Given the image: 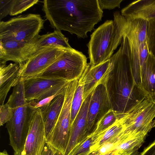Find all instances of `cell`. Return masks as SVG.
<instances>
[{
    "mask_svg": "<svg viewBox=\"0 0 155 155\" xmlns=\"http://www.w3.org/2000/svg\"><path fill=\"white\" fill-rule=\"evenodd\" d=\"M124 113L113 108L109 109L97 120L94 130L90 134L93 137L96 136L113 124Z\"/></svg>",
    "mask_w": 155,
    "mask_h": 155,
    "instance_id": "23",
    "label": "cell"
},
{
    "mask_svg": "<svg viewBox=\"0 0 155 155\" xmlns=\"http://www.w3.org/2000/svg\"><path fill=\"white\" fill-rule=\"evenodd\" d=\"M113 20H107L93 32L87 45L89 64L94 66L110 59L122 41L127 19L119 12Z\"/></svg>",
    "mask_w": 155,
    "mask_h": 155,
    "instance_id": "4",
    "label": "cell"
},
{
    "mask_svg": "<svg viewBox=\"0 0 155 155\" xmlns=\"http://www.w3.org/2000/svg\"><path fill=\"white\" fill-rule=\"evenodd\" d=\"M110 108H113V105L106 87L105 85H100L91 94L87 116V136L90 134L96 120Z\"/></svg>",
    "mask_w": 155,
    "mask_h": 155,
    "instance_id": "13",
    "label": "cell"
},
{
    "mask_svg": "<svg viewBox=\"0 0 155 155\" xmlns=\"http://www.w3.org/2000/svg\"><path fill=\"white\" fill-rule=\"evenodd\" d=\"M41 155H63L59 151L46 142Z\"/></svg>",
    "mask_w": 155,
    "mask_h": 155,
    "instance_id": "30",
    "label": "cell"
},
{
    "mask_svg": "<svg viewBox=\"0 0 155 155\" xmlns=\"http://www.w3.org/2000/svg\"><path fill=\"white\" fill-rule=\"evenodd\" d=\"M89 65V64L88 63L83 74L78 80L77 87L74 94L71 105V128L84 101V85Z\"/></svg>",
    "mask_w": 155,
    "mask_h": 155,
    "instance_id": "21",
    "label": "cell"
},
{
    "mask_svg": "<svg viewBox=\"0 0 155 155\" xmlns=\"http://www.w3.org/2000/svg\"><path fill=\"white\" fill-rule=\"evenodd\" d=\"M155 104L150 98L143 99L124 114L125 130L147 134L155 127Z\"/></svg>",
    "mask_w": 155,
    "mask_h": 155,
    "instance_id": "9",
    "label": "cell"
},
{
    "mask_svg": "<svg viewBox=\"0 0 155 155\" xmlns=\"http://www.w3.org/2000/svg\"><path fill=\"white\" fill-rule=\"evenodd\" d=\"M24 79L25 99L27 101H38L44 99L51 101L63 91L71 82L62 78L39 76Z\"/></svg>",
    "mask_w": 155,
    "mask_h": 155,
    "instance_id": "8",
    "label": "cell"
},
{
    "mask_svg": "<svg viewBox=\"0 0 155 155\" xmlns=\"http://www.w3.org/2000/svg\"><path fill=\"white\" fill-rule=\"evenodd\" d=\"M141 83L148 94L155 93V61L147 60L142 71Z\"/></svg>",
    "mask_w": 155,
    "mask_h": 155,
    "instance_id": "22",
    "label": "cell"
},
{
    "mask_svg": "<svg viewBox=\"0 0 155 155\" xmlns=\"http://www.w3.org/2000/svg\"><path fill=\"white\" fill-rule=\"evenodd\" d=\"M89 64L84 85V101L98 86L106 84L113 68L110 59L94 66Z\"/></svg>",
    "mask_w": 155,
    "mask_h": 155,
    "instance_id": "14",
    "label": "cell"
},
{
    "mask_svg": "<svg viewBox=\"0 0 155 155\" xmlns=\"http://www.w3.org/2000/svg\"><path fill=\"white\" fill-rule=\"evenodd\" d=\"M119 151H119L117 149H115L103 155H115Z\"/></svg>",
    "mask_w": 155,
    "mask_h": 155,
    "instance_id": "32",
    "label": "cell"
},
{
    "mask_svg": "<svg viewBox=\"0 0 155 155\" xmlns=\"http://www.w3.org/2000/svg\"><path fill=\"white\" fill-rule=\"evenodd\" d=\"M36 37L29 41H0V64L12 61L21 66L37 51L35 47Z\"/></svg>",
    "mask_w": 155,
    "mask_h": 155,
    "instance_id": "11",
    "label": "cell"
},
{
    "mask_svg": "<svg viewBox=\"0 0 155 155\" xmlns=\"http://www.w3.org/2000/svg\"><path fill=\"white\" fill-rule=\"evenodd\" d=\"M0 155H9L6 150L0 153Z\"/></svg>",
    "mask_w": 155,
    "mask_h": 155,
    "instance_id": "35",
    "label": "cell"
},
{
    "mask_svg": "<svg viewBox=\"0 0 155 155\" xmlns=\"http://www.w3.org/2000/svg\"><path fill=\"white\" fill-rule=\"evenodd\" d=\"M123 0H98L101 8L111 10L115 8H120V4Z\"/></svg>",
    "mask_w": 155,
    "mask_h": 155,
    "instance_id": "28",
    "label": "cell"
},
{
    "mask_svg": "<svg viewBox=\"0 0 155 155\" xmlns=\"http://www.w3.org/2000/svg\"><path fill=\"white\" fill-rule=\"evenodd\" d=\"M66 49L48 47L38 50L21 66V77L25 79L40 75L56 61Z\"/></svg>",
    "mask_w": 155,
    "mask_h": 155,
    "instance_id": "10",
    "label": "cell"
},
{
    "mask_svg": "<svg viewBox=\"0 0 155 155\" xmlns=\"http://www.w3.org/2000/svg\"><path fill=\"white\" fill-rule=\"evenodd\" d=\"M38 1V0H12L9 15L14 16L21 14Z\"/></svg>",
    "mask_w": 155,
    "mask_h": 155,
    "instance_id": "24",
    "label": "cell"
},
{
    "mask_svg": "<svg viewBox=\"0 0 155 155\" xmlns=\"http://www.w3.org/2000/svg\"><path fill=\"white\" fill-rule=\"evenodd\" d=\"M46 142L41 111L36 109L33 115L24 149L21 155H41Z\"/></svg>",
    "mask_w": 155,
    "mask_h": 155,
    "instance_id": "12",
    "label": "cell"
},
{
    "mask_svg": "<svg viewBox=\"0 0 155 155\" xmlns=\"http://www.w3.org/2000/svg\"><path fill=\"white\" fill-rule=\"evenodd\" d=\"M21 66L18 63L8 65L0 64V104H4L7 94L12 87H14L22 78L20 74Z\"/></svg>",
    "mask_w": 155,
    "mask_h": 155,
    "instance_id": "17",
    "label": "cell"
},
{
    "mask_svg": "<svg viewBox=\"0 0 155 155\" xmlns=\"http://www.w3.org/2000/svg\"><path fill=\"white\" fill-rule=\"evenodd\" d=\"M110 59L113 68L105 86L113 109L125 113L149 95L135 82L127 60L120 51Z\"/></svg>",
    "mask_w": 155,
    "mask_h": 155,
    "instance_id": "2",
    "label": "cell"
},
{
    "mask_svg": "<svg viewBox=\"0 0 155 155\" xmlns=\"http://www.w3.org/2000/svg\"><path fill=\"white\" fill-rule=\"evenodd\" d=\"M140 155H155V139L152 143L145 147Z\"/></svg>",
    "mask_w": 155,
    "mask_h": 155,
    "instance_id": "31",
    "label": "cell"
},
{
    "mask_svg": "<svg viewBox=\"0 0 155 155\" xmlns=\"http://www.w3.org/2000/svg\"><path fill=\"white\" fill-rule=\"evenodd\" d=\"M42 10L51 27L84 38L101 20L98 0H45Z\"/></svg>",
    "mask_w": 155,
    "mask_h": 155,
    "instance_id": "1",
    "label": "cell"
},
{
    "mask_svg": "<svg viewBox=\"0 0 155 155\" xmlns=\"http://www.w3.org/2000/svg\"><path fill=\"white\" fill-rule=\"evenodd\" d=\"M121 14L131 21L142 19L147 21L155 19V0L134 1L121 11Z\"/></svg>",
    "mask_w": 155,
    "mask_h": 155,
    "instance_id": "16",
    "label": "cell"
},
{
    "mask_svg": "<svg viewBox=\"0 0 155 155\" xmlns=\"http://www.w3.org/2000/svg\"><path fill=\"white\" fill-rule=\"evenodd\" d=\"M150 98L155 104V93L149 94Z\"/></svg>",
    "mask_w": 155,
    "mask_h": 155,
    "instance_id": "33",
    "label": "cell"
},
{
    "mask_svg": "<svg viewBox=\"0 0 155 155\" xmlns=\"http://www.w3.org/2000/svg\"><path fill=\"white\" fill-rule=\"evenodd\" d=\"M87 64V58L82 52L72 48L66 49L56 61L38 76L62 78L71 81L79 79Z\"/></svg>",
    "mask_w": 155,
    "mask_h": 155,
    "instance_id": "6",
    "label": "cell"
},
{
    "mask_svg": "<svg viewBox=\"0 0 155 155\" xmlns=\"http://www.w3.org/2000/svg\"><path fill=\"white\" fill-rule=\"evenodd\" d=\"M12 0H0V19L9 15Z\"/></svg>",
    "mask_w": 155,
    "mask_h": 155,
    "instance_id": "29",
    "label": "cell"
},
{
    "mask_svg": "<svg viewBox=\"0 0 155 155\" xmlns=\"http://www.w3.org/2000/svg\"><path fill=\"white\" fill-rule=\"evenodd\" d=\"M35 47L37 51L44 48L62 49L72 48L68 43V39L64 36L61 31L57 29L52 32L38 35L35 39Z\"/></svg>",
    "mask_w": 155,
    "mask_h": 155,
    "instance_id": "20",
    "label": "cell"
},
{
    "mask_svg": "<svg viewBox=\"0 0 155 155\" xmlns=\"http://www.w3.org/2000/svg\"><path fill=\"white\" fill-rule=\"evenodd\" d=\"M14 111V108L11 107L7 103L0 105V126H3L11 119L13 116Z\"/></svg>",
    "mask_w": 155,
    "mask_h": 155,
    "instance_id": "26",
    "label": "cell"
},
{
    "mask_svg": "<svg viewBox=\"0 0 155 155\" xmlns=\"http://www.w3.org/2000/svg\"><path fill=\"white\" fill-rule=\"evenodd\" d=\"M65 88L49 103L40 108L44 121L46 140L52 132L59 118L64 101Z\"/></svg>",
    "mask_w": 155,
    "mask_h": 155,
    "instance_id": "18",
    "label": "cell"
},
{
    "mask_svg": "<svg viewBox=\"0 0 155 155\" xmlns=\"http://www.w3.org/2000/svg\"><path fill=\"white\" fill-rule=\"evenodd\" d=\"M79 80V79H78ZM78 80L70 82L65 88L64 101L59 118L46 142L64 155L71 130V105Z\"/></svg>",
    "mask_w": 155,
    "mask_h": 155,
    "instance_id": "7",
    "label": "cell"
},
{
    "mask_svg": "<svg viewBox=\"0 0 155 155\" xmlns=\"http://www.w3.org/2000/svg\"><path fill=\"white\" fill-rule=\"evenodd\" d=\"M45 20L39 14L19 15L0 21V41H29L39 35Z\"/></svg>",
    "mask_w": 155,
    "mask_h": 155,
    "instance_id": "5",
    "label": "cell"
},
{
    "mask_svg": "<svg viewBox=\"0 0 155 155\" xmlns=\"http://www.w3.org/2000/svg\"><path fill=\"white\" fill-rule=\"evenodd\" d=\"M93 137L90 134L73 148L68 155H88Z\"/></svg>",
    "mask_w": 155,
    "mask_h": 155,
    "instance_id": "25",
    "label": "cell"
},
{
    "mask_svg": "<svg viewBox=\"0 0 155 155\" xmlns=\"http://www.w3.org/2000/svg\"><path fill=\"white\" fill-rule=\"evenodd\" d=\"M15 111L6 123L10 145L15 155H21L24 150L33 115L36 108L25 99L24 79L22 78L13 88L6 103Z\"/></svg>",
    "mask_w": 155,
    "mask_h": 155,
    "instance_id": "3",
    "label": "cell"
},
{
    "mask_svg": "<svg viewBox=\"0 0 155 155\" xmlns=\"http://www.w3.org/2000/svg\"><path fill=\"white\" fill-rule=\"evenodd\" d=\"M148 49L147 41L141 42L139 48V60L140 70L142 71L148 59Z\"/></svg>",
    "mask_w": 155,
    "mask_h": 155,
    "instance_id": "27",
    "label": "cell"
},
{
    "mask_svg": "<svg viewBox=\"0 0 155 155\" xmlns=\"http://www.w3.org/2000/svg\"><path fill=\"white\" fill-rule=\"evenodd\" d=\"M115 155H129L127 153L122 152L121 151L117 153Z\"/></svg>",
    "mask_w": 155,
    "mask_h": 155,
    "instance_id": "34",
    "label": "cell"
},
{
    "mask_svg": "<svg viewBox=\"0 0 155 155\" xmlns=\"http://www.w3.org/2000/svg\"><path fill=\"white\" fill-rule=\"evenodd\" d=\"M124 113L111 125L93 137L89 154L98 149L104 143L111 141L125 130L124 122Z\"/></svg>",
    "mask_w": 155,
    "mask_h": 155,
    "instance_id": "19",
    "label": "cell"
},
{
    "mask_svg": "<svg viewBox=\"0 0 155 155\" xmlns=\"http://www.w3.org/2000/svg\"><path fill=\"white\" fill-rule=\"evenodd\" d=\"M91 95L83 102L71 128L68 145L64 155H68L75 146L87 136V116Z\"/></svg>",
    "mask_w": 155,
    "mask_h": 155,
    "instance_id": "15",
    "label": "cell"
}]
</instances>
